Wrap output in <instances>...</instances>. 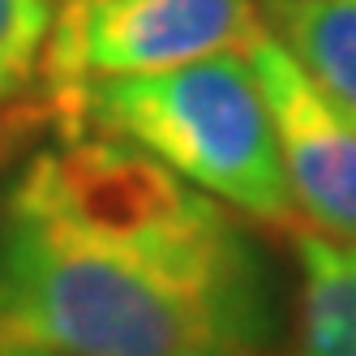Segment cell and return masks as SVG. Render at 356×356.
<instances>
[{"label":"cell","instance_id":"1","mask_svg":"<svg viewBox=\"0 0 356 356\" xmlns=\"http://www.w3.org/2000/svg\"><path fill=\"white\" fill-rule=\"evenodd\" d=\"M258 236L116 138H56L0 202V348L275 356Z\"/></svg>","mask_w":356,"mask_h":356},{"label":"cell","instance_id":"2","mask_svg":"<svg viewBox=\"0 0 356 356\" xmlns=\"http://www.w3.org/2000/svg\"><path fill=\"white\" fill-rule=\"evenodd\" d=\"M52 129L56 138H116L249 223L284 236L300 227L266 95L241 52L159 73L95 78Z\"/></svg>","mask_w":356,"mask_h":356},{"label":"cell","instance_id":"3","mask_svg":"<svg viewBox=\"0 0 356 356\" xmlns=\"http://www.w3.org/2000/svg\"><path fill=\"white\" fill-rule=\"evenodd\" d=\"M262 39L253 0H60L31 90L35 112L56 124L95 78L159 73L219 52L249 56Z\"/></svg>","mask_w":356,"mask_h":356},{"label":"cell","instance_id":"4","mask_svg":"<svg viewBox=\"0 0 356 356\" xmlns=\"http://www.w3.org/2000/svg\"><path fill=\"white\" fill-rule=\"evenodd\" d=\"M249 65L270 108L296 219H305L309 232L356 249V129L330 112L270 35L249 47Z\"/></svg>","mask_w":356,"mask_h":356},{"label":"cell","instance_id":"5","mask_svg":"<svg viewBox=\"0 0 356 356\" xmlns=\"http://www.w3.org/2000/svg\"><path fill=\"white\" fill-rule=\"evenodd\" d=\"M262 26L356 129V0H266Z\"/></svg>","mask_w":356,"mask_h":356},{"label":"cell","instance_id":"6","mask_svg":"<svg viewBox=\"0 0 356 356\" xmlns=\"http://www.w3.org/2000/svg\"><path fill=\"white\" fill-rule=\"evenodd\" d=\"M288 241L300 266L292 356H356V249L309 227H296Z\"/></svg>","mask_w":356,"mask_h":356},{"label":"cell","instance_id":"7","mask_svg":"<svg viewBox=\"0 0 356 356\" xmlns=\"http://www.w3.org/2000/svg\"><path fill=\"white\" fill-rule=\"evenodd\" d=\"M60 0H0V104L35 90L39 56Z\"/></svg>","mask_w":356,"mask_h":356},{"label":"cell","instance_id":"8","mask_svg":"<svg viewBox=\"0 0 356 356\" xmlns=\"http://www.w3.org/2000/svg\"><path fill=\"white\" fill-rule=\"evenodd\" d=\"M0 356H39V352H17V348H0Z\"/></svg>","mask_w":356,"mask_h":356}]
</instances>
